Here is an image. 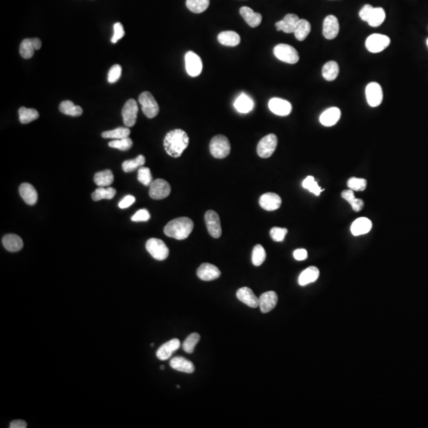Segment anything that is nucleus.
Returning <instances> with one entry per match:
<instances>
[{
	"instance_id": "nucleus-47",
	"label": "nucleus",
	"mask_w": 428,
	"mask_h": 428,
	"mask_svg": "<svg viewBox=\"0 0 428 428\" xmlns=\"http://www.w3.org/2000/svg\"><path fill=\"white\" fill-rule=\"evenodd\" d=\"M367 186V181L364 179L350 178L347 181V186L353 191H363Z\"/></svg>"
},
{
	"instance_id": "nucleus-25",
	"label": "nucleus",
	"mask_w": 428,
	"mask_h": 428,
	"mask_svg": "<svg viewBox=\"0 0 428 428\" xmlns=\"http://www.w3.org/2000/svg\"><path fill=\"white\" fill-rule=\"evenodd\" d=\"M20 196L22 197L25 202L30 206H33L37 203V190L30 183H22L19 186Z\"/></svg>"
},
{
	"instance_id": "nucleus-39",
	"label": "nucleus",
	"mask_w": 428,
	"mask_h": 428,
	"mask_svg": "<svg viewBox=\"0 0 428 428\" xmlns=\"http://www.w3.org/2000/svg\"><path fill=\"white\" fill-rule=\"evenodd\" d=\"M130 135V129L124 127L117 128L115 130L106 131V132H103L102 133V136L103 138L114 139V140L126 138V137H129Z\"/></svg>"
},
{
	"instance_id": "nucleus-56",
	"label": "nucleus",
	"mask_w": 428,
	"mask_h": 428,
	"mask_svg": "<svg viewBox=\"0 0 428 428\" xmlns=\"http://www.w3.org/2000/svg\"><path fill=\"white\" fill-rule=\"evenodd\" d=\"M11 428H27V424L24 420H16L11 422L10 424Z\"/></svg>"
},
{
	"instance_id": "nucleus-17",
	"label": "nucleus",
	"mask_w": 428,
	"mask_h": 428,
	"mask_svg": "<svg viewBox=\"0 0 428 428\" xmlns=\"http://www.w3.org/2000/svg\"><path fill=\"white\" fill-rule=\"evenodd\" d=\"M260 205L266 211H275L281 206V199L277 194L266 193L260 197Z\"/></svg>"
},
{
	"instance_id": "nucleus-31",
	"label": "nucleus",
	"mask_w": 428,
	"mask_h": 428,
	"mask_svg": "<svg viewBox=\"0 0 428 428\" xmlns=\"http://www.w3.org/2000/svg\"><path fill=\"white\" fill-rule=\"evenodd\" d=\"M114 180H115V177H114V175L111 170L99 171V172L95 174L94 176V181H95V184L99 187L111 186L114 182Z\"/></svg>"
},
{
	"instance_id": "nucleus-19",
	"label": "nucleus",
	"mask_w": 428,
	"mask_h": 428,
	"mask_svg": "<svg viewBox=\"0 0 428 428\" xmlns=\"http://www.w3.org/2000/svg\"><path fill=\"white\" fill-rule=\"evenodd\" d=\"M236 296L241 302L251 308L260 306V298L255 296L253 291L248 287L240 288L236 292Z\"/></svg>"
},
{
	"instance_id": "nucleus-58",
	"label": "nucleus",
	"mask_w": 428,
	"mask_h": 428,
	"mask_svg": "<svg viewBox=\"0 0 428 428\" xmlns=\"http://www.w3.org/2000/svg\"><path fill=\"white\" fill-rule=\"evenodd\" d=\"M165 365H160V370H165Z\"/></svg>"
},
{
	"instance_id": "nucleus-14",
	"label": "nucleus",
	"mask_w": 428,
	"mask_h": 428,
	"mask_svg": "<svg viewBox=\"0 0 428 428\" xmlns=\"http://www.w3.org/2000/svg\"><path fill=\"white\" fill-rule=\"evenodd\" d=\"M269 109L271 112L279 116H287L292 111V105L286 100L279 98H273L269 101Z\"/></svg>"
},
{
	"instance_id": "nucleus-43",
	"label": "nucleus",
	"mask_w": 428,
	"mask_h": 428,
	"mask_svg": "<svg viewBox=\"0 0 428 428\" xmlns=\"http://www.w3.org/2000/svg\"><path fill=\"white\" fill-rule=\"evenodd\" d=\"M200 339L201 336L198 333H192L188 335L182 344V349L184 351H186L188 354H192Z\"/></svg>"
},
{
	"instance_id": "nucleus-12",
	"label": "nucleus",
	"mask_w": 428,
	"mask_h": 428,
	"mask_svg": "<svg viewBox=\"0 0 428 428\" xmlns=\"http://www.w3.org/2000/svg\"><path fill=\"white\" fill-rule=\"evenodd\" d=\"M138 114V106L136 103V100H128L122 108V117H123L124 124L126 127H132L136 123Z\"/></svg>"
},
{
	"instance_id": "nucleus-24",
	"label": "nucleus",
	"mask_w": 428,
	"mask_h": 428,
	"mask_svg": "<svg viewBox=\"0 0 428 428\" xmlns=\"http://www.w3.org/2000/svg\"><path fill=\"white\" fill-rule=\"evenodd\" d=\"M371 229H372V222L370 219L360 217L352 223L350 231L354 236H358L368 233Z\"/></svg>"
},
{
	"instance_id": "nucleus-59",
	"label": "nucleus",
	"mask_w": 428,
	"mask_h": 428,
	"mask_svg": "<svg viewBox=\"0 0 428 428\" xmlns=\"http://www.w3.org/2000/svg\"><path fill=\"white\" fill-rule=\"evenodd\" d=\"M427 46H428V40H427Z\"/></svg>"
},
{
	"instance_id": "nucleus-44",
	"label": "nucleus",
	"mask_w": 428,
	"mask_h": 428,
	"mask_svg": "<svg viewBox=\"0 0 428 428\" xmlns=\"http://www.w3.org/2000/svg\"><path fill=\"white\" fill-rule=\"evenodd\" d=\"M302 186L304 188L307 189L309 191L313 193L316 196H319L320 193L324 191V189L321 188L318 185L317 182L315 181L314 178L311 175L308 176L302 182Z\"/></svg>"
},
{
	"instance_id": "nucleus-53",
	"label": "nucleus",
	"mask_w": 428,
	"mask_h": 428,
	"mask_svg": "<svg viewBox=\"0 0 428 428\" xmlns=\"http://www.w3.org/2000/svg\"><path fill=\"white\" fill-rule=\"evenodd\" d=\"M135 201H136V198L133 196H132V195H127L119 202V208L120 209H126V208L132 206V204L134 203Z\"/></svg>"
},
{
	"instance_id": "nucleus-52",
	"label": "nucleus",
	"mask_w": 428,
	"mask_h": 428,
	"mask_svg": "<svg viewBox=\"0 0 428 428\" xmlns=\"http://www.w3.org/2000/svg\"><path fill=\"white\" fill-rule=\"evenodd\" d=\"M373 9H374V7L371 5H365L359 11V17H361V19L364 21V22H367L370 15L372 13Z\"/></svg>"
},
{
	"instance_id": "nucleus-29",
	"label": "nucleus",
	"mask_w": 428,
	"mask_h": 428,
	"mask_svg": "<svg viewBox=\"0 0 428 428\" xmlns=\"http://www.w3.org/2000/svg\"><path fill=\"white\" fill-rule=\"evenodd\" d=\"M319 275H320V271L317 267L313 266H309L307 269H305L304 271H302L299 276V285L304 286V285L314 282L317 280Z\"/></svg>"
},
{
	"instance_id": "nucleus-46",
	"label": "nucleus",
	"mask_w": 428,
	"mask_h": 428,
	"mask_svg": "<svg viewBox=\"0 0 428 428\" xmlns=\"http://www.w3.org/2000/svg\"><path fill=\"white\" fill-rule=\"evenodd\" d=\"M109 146L113 148H117L121 151H127L132 146V141L129 137L118 140H114L109 143Z\"/></svg>"
},
{
	"instance_id": "nucleus-7",
	"label": "nucleus",
	"mask_w": 428,
	"mask_h": 428,
	"mask_svg": "<svg viewBox=\"0 0 428 428\" xmlns=\"http://www.w3.org/2000/svg\"><path fill=\"white\" fill-rule=\"evenodd\" d=\"M278 145V137L275 134L266 135L258 143L257 153L261 158H269L275 152Z\"/></svg>"
},
{
	"instance_id": "nucleus-54",
	"label": "nucleus",
	"mask_w": 428,
	"mask_h": 428,
	"mask_svg": "<svg viewBox=\"0 0 428 428\" xmlns=\"http://www.w3.org/2000/svg\"><path fill=\"white\" fill-rule=\"evenodd\" d=\"M341 196L343 198L345 199L346 201H348V203L350 205L354 202L356 198H355V194H354V191L352 190H344L343 192H342Z\"/></svg>"
},
{
	"instance_id": "nucleus-33",
	"label": "nucleus",
	"mask_w": 428,
	"mask_h": 428,
	"mask_svg": "<svg viewBox=\"0 0 428 428\" xmlns=\"http://www.w3.org/2000/svg\"><path fill=\"white\" fill-rule=\"evenodd\" d=\"M340 71L339 65L335 61H329L323 67L322 76L327 81H333L337 78Z\"/></svg>"
},
{
	"instance_id": "nucleus-4",
	"label": "nucleus",
	"mask_w": 428,
	"mask_h": 428,
	"mask_svg": "<svg viewBox=\"0 0 428 428\" xmlns=\"http://www.w3.org/2000/svg\"><path fill=\"white\" fill-rule=\"evenodd\" d=\"M139 103L141 104L143 113L148 118H153L158 115L160 111L158 103L153 95L148 91H145L139 96Z\"/></svg>"
},
{
	"instance_id": "nucleus-10",
	"label": "nucleus",
	"mask_w": 428,
	"mask_h": 428,
	"mask_svg": "<svg viewBox=\"0 0 428 428\" xmlns=\"http://www.w3.org/2000/svg\"><path fill=\"white\" fill-rule=\"evenodd\" d=\"M205 222L210 236L215 239L221 237L222 230L218 214L214 210H209L205 214Z\"/></svg>"
},
{
	"instance_id": "nucleus-37",
	"label": "nucleus",
	"mask_w": 428,
	"mask_h": 428,
	"mask_svg": "<svg viewBox=\"0 0 428 428\" xmlns=\"http://www.w3.org/2000/svg\"><path fill=\"white\" fill-rule=\"evenodd\" d=\"M186 7L191 12L202 13L210 6V0H186Z\"/></svg>"
},
{
	"instance_id": "nucleus-34",
	"label": "nucleus",
	"mask_w": 428,
	"mask_h": 428,
	"mask_svg": "<svg viewBox=\"0 0 428 428\" xmlns=\"http://www.w3.org/2000/svg\"><path fill=\"white\" fill-rule=\"evenodd\" d=\"M311 32V25L307 20L300 19L294 31V36L298 41H302L306 39L308 35Z\"/></svg>"
},
{
	"instance_id": "nucleus-50",
	"label": "nucleus",
	"mask_w": 428,
	"mask_h": 428,
	"mask_svg": "<svg viewBox=\"0 0 428 428\" xmlns=\"http://www.w3.org/2000/svg\"><path fill=\"white\" fill-rule=\"evenodd\" d=\"M125 35V31H124L123 26L120 22H116L114 25V35H113L111 42L115 44L117 43L119 40L121 39Z\"/></svg>"
},
{
	"instance_id": "nucleus-13",
	"label": "nucleus",
	"mask_w": 428,
	"mask_h": 428,
	"mask_svg": "<svg viewBox=\"0 0 428 428\" xmlns=\"http://www.w3.org/2000/svg\"><path fill=\"white\" fill-rule=\"evenodd\" d=\"M365 96L369 105L371 107L380 106L383 100V91L378 82H370L365 87Z\"/></svg>"
},
{
	"instance_id": "nucleus-9",
	"label": "nucleus",
	"mask_w": 428,
	"mask_h": 428,
	"mask_svg": "<svg viewBox=\"0 0 428 428\" xmlns=\"http://www.w3.org/2000/svg\"><path fill=\"white\" fill-rule=\"evenodd\" d=\"M171 190V186L166 180L158 179L152 181L150 185V197L155 200L165 199L170 195Z\"/></svg>"
},
{
	"instance_id": "nucleus-1",
	"label": "nucleus",
	"mask_w": 428,
	"mask_h": 428,
	"mask_svg": "<svg viewBox=\"0 0 428 428\" xmlns=\"http://www.w3.org/2000/svg\"><path fill=\"white\" fill-rule=\"evenodd\" d=\"M188 135L182 130H174L166 133L164 140V147L169 156L179 158L182 156L184 150L188 147Z\"/></svg>"
},
{
	"instance_id": "nucleus-26",
	"label": "nucleus",
	"mask_w": 428,
	"mask_h": 428,
	"mask_svg": "<svg viewBox=\"0 0 428 428\" xmlns=\"http://www.w3.org/2000/svg\"><path fill=\"white\" fill-rule=\"evenodd\" d=\"M240 16L248 24L249 26L255 28L260 26L262 22V16L260 13H256L252 9L248 7H243L240 9Z\"/></svg>"
},
{
	"instance_id": "nucleus-48",
	"label": "nucleus",
	"mask_w": 428,
	"mask_h": 428,
	"mask_svg": "<svg viewBox=\"0 0 428 428\" xmlns=\"http://www.w3.org/2000/svg\"><path fill=\"white\" fill-rule=\"evenodd\" d=\"M288 230L282 228L274 227L270 230V236L274 241L281 242L285 239V236L287 234Z\"/></svg>"
},
{
	"instance_id": "nucleus-16",
	"label": "nucleus",
	"mask_w": 428,
	"mask_h": 428,
	"mask_svg": "<svg viewBox=\"0 0 428 428\" xmlns=\"http://www.w3.org/2000/svg\"><path fill=\"white\" fill-rule=\"evenodd\" d=\"M221 273L215 265L210 263L201 264L197 270V275L202 281L216 280L221 276Z\"/></svg>"
},
{
	"instance_id": "nucleus-2",
	"label": "nucleus",
	"mask_w": 428,
	"mask_h": 428,
	"mask_svg": "<svg viewBox=\"0 0 428 428\" xmlns=\"http://www.w3.org/2000/svg\"><path fill=\"white\" fill-rule=\"evenodd\" d=\"M194 222L189 217H179L174 219L165 227V235L175 240H185L190 236L194 230Z\"/></svg>"
},
{
	"instance_id": "nucleus-38",
	"label": "nucleus",
	"mask_w": 428,
	"mask_h": 428,
	"mask_svg": "<svg viewBox=\"0 0 428 428\" xmlns=\"http://www.w3.org/2000/svg\"><path fill=\"white\" fill-rule=\"evenodd\" d=\"M116 195V190L113 187H99L94 191L93 194L91 195V198L94 201H98L102 200V199H112Z\"/></svg>"
},
{
	"instance_id": "nucleus-23",
	"label": "nucleus",
	"mask_w": 428,
	"mask_h": 428,
	"mask_svg": "<svg viewBox=\"0 0 428 428\" xmlns=\"http://www.w3.org/2000/svg\"><path fill=\"white\" fill-rule=\"evenodd\" d=\"M170 365L174 370L186 374H193L195 371V365L192 362L185 359L183 357H175L170 362Z\"/></svg>"
},
{
	"instance_id": "nucleus-27",
	"label": "nucleus",
	"mask_w": 428,
	"mask_h": 428,
	"mask_svg": "<svg viewBox=\"0 0 428 428\" xmlns=\"http://www.w3.org/2000/svg\"><path fill=\"white\" fill-rule=\"evenodd\" d=\"M2 245L7 251L16 252L23 247L22 238L16 234H7L2 238Z\"/></svg>"
},
{
	"instance_id": "nucleus-15",
	"label": "nucleus",
	"mask_w": 428,
	"mask_h": 428,
	"mask_svg": "<svg viewBox=\"0 0 428 428\" xmlns=\"http://www.w3.org/2000/svg\"><path fill=\"white\" fill-rule=\"evenodd\" d=\"M340 32V24L337 17L328 16L325 18L323 25V35L328 40H332L337 37Z\"/></svg>"
},
{
	"instance_id": "nucleus-40",
	"label": "nucleus",
	"mask_w": 428,
	"mask_h": 428,
	"mask_svg": "<svg viewBox=\"0 0 428 428\" xmlns=\"http://www.w3.org/2000/svg\"><path fill=\"white\" fill-rule=\"evenodd\" d=\"M145 164V157L143 155H140L134 160H126L122 164V169L126 173L135 171L141 166H144Z\"/></svg>"
},
{
	"instance_id": "nucleus-5",
	"label": "nucleus",
	"mask_w": 428,
	"mask_h": 428,
	"mask_svg": "<svg viewBox=\"0 0 428 428\" xmlns=\"http://www.w3.org/2000/svg\"><path fill=\"white\" fill-rule=\"evenodd\" d=\"M274 54L279 61L294 65L299 61L298 52L293 46L286 44H279L274 49Z\"/></svg>"
},
{
	"instance_id": "nucleus-21",
	"label": "nucleus",
	"mask_w": 428,
	"mask_h": 428,
	"mask_svg": "<svg viewBox=\"0 0 428 428\" xmlns=\"http://www.w3.org/2000/svg\"><path fill=\"white\" fill-rule=\"evenodd\" d=\"M260 298V308L263 313H267L276 306L278 295L275 291H267L262 294Z\"/></svg>"
},
{
	"instance_id": "nucleus-28",
	"label": "nucleus",
	"mask_w": 428,
	"mask_h": 428,
	"mask_svg": "<svg viewBox=\"0 0 428 428\" xmlns=\"http://www.w3.org/2000/svg\"><path fill=\"white\" fill-rule=\"evenodd\" d=\"M219 42L225 46L235 47L240 43V35L234 31H223L217 37Z\"/></svg>"
},
{
	"instance_id": "nucleus-11",
	"label": "nucleus",
	"mask_w": 428,
	"mask_h": 428,
	"mask_svg": "<svg viewBox=\"0 0 428 428\" xmlns=\"http://www.w3.org/2000/svg\"><path fill=\"white\" fill-rule=\"evenodd\" d=\"M186 72L191 77H197L202 71V61L195 52L189 51L185 55Z\"/></svg>"
},
{
	"instance_id": "nucleus-32",
	"label": "nucleus",
	"mask_w": 428,
	"mask_h": 428,
	"mask_svg": "<svg viewBox=\"0 0 428 428\" xmlns=\"http://www.w3.org/2000/svg\"><path fill=\"white\" fill-rule=\"evenodd\" d=\"M60 111L62 114L69 115L72 117H79L82 114V109L80 106H76L73 102L69 100L63 101L60 104Z\"/></svg>"
},
{
	"instance_id": "nucleus-20",
	"label": "nucleus",
	"mask_w": 428,
	"mask_h": 428,
	"mask_svg": "<svg viewBox=\"0 0 428 428\" xmlns=\"http://www.w3.org/2000/svg\"><path fill=\"white\" fill-rule=\"evenodd\" d=\"M299 20L300 18L296 15L288 14L284 17L283 19L276 22L275 26H276L278 31H283L286 33H294Z\"/></svg>"
},
{
	"instance_id": "nucleus-42",
	"label": "nucleus",
	"mask_w": 428,
	"mask_h": 428,
	"mask_svg": "<svg viewBox=\"0 0 428 428\" xmlns=\"http://www.w3.org/2000/svg\"><path fill=\"white\" fill-rule=\"evenodd\" d=\"M35 48L32 39H25L20 44V55L24 59H31L34 54Z\"/></svg>"
},
{
	"instance_id": "nucleus-8",
	"label": "nucleus",
	"mask_w": 428,
	"mask_h": 428,
	"mask_svg": "<svg viewBox=\"0 0 428 428\" xmlns=\"http://www.w3.org/2000/svg\"><path fill=\"white\" fill-rule=\"evenodd\" d=\"M390 45V38L386 35L374 33L367 37L365 41V47L368 51L372 53L382 52Z\"/></svg>"
},
{
	"instance_id": "nucleus-45",
	"label": "nucleus",
	"mask_w": 428,
	"mask_h": 428,
	"mask_svg": "<svg viewBox=\"0 0 428 428\" xmlns=\"http://www.w3.org/2000/svg\"><path fill=\"white\" fill-rule=\"evenodd\" d=\"M137 180L143 185H145L146 186H150L151 182H152V175H151V170L148 167H146V166H141L138 170Z\"/></svg>"
},
{
	"instance_id": "nucleus-36",
	"label": "nucleus",
	"mask_w": 428,
	"mask_h": 428,
	"mask_svg": "<svg viewBox=\"0 0 428 428\" xmlns=\"http://www.w3.org/2000/svg\"><path fill=\"white\" fill-rule=\"evenodd\" d=\"M385 19V12L381 7H374L367 22L372 27L380 26Z\"/></svg>"
},
{
	"instance_id": "nucleus-51",
	"label": "nucleus",
	"mask_w": 428,
	"mask_h": 428,
	"mask_svg": "<svg viewBox=\"0 0 428 428\" xmlns=\"http://www.w3.org/2000/svg\"><path fill=\"white\" fill-rule=\"evenodd\" d=\"M150 217V214L147 210H145V209H142V210H140L136 213V214L132 216V221H134V222H141V221H148L149 220Z\"/></svg>"
},
{
	"instance_id": "nucleus-30",
	"label": "nucleus",
	"mask_w": 428,
	"mask_h": 428,
	"mask_svg": "<svg viewBox=\"0 0 428 428\" xmlns=\"http://www.w3.org/2000/svg\"><path fill=\"white\" fill-rule=\"evenodd\" d=\"M234 106L238 112L247 114L252 111L253 101L245 94H241L234 102Z\"/></svg>"
},
{
	"instance_id": "nucleus-41",
	"label": "nucleus",
	"mask_w": 428,
	"mask_h": 428,
	"mask_svg": "<svg viewBox=\"0 0 428 428\" xmlns=\"http://www.w3.org/2000/svg\"><path fill=\"white\" fill-rule=\"evenodd\" d=\"M266 251H265L263 247L260 245H255L254 247L253 251H252V256H251V260H252L254 266H261L266 260Z\"/></svg>"
},
{
	"instance_id": "nucleus-57",
	"label": "nucleus",
	"mask_w": 428,
	"mask_h": 428,
	"mask_svg": "<svg viewBox=\"0 0 428 428\" xmlns=\"http://www.w3.org/2000/svg\"><path fill=\"white\" fill-rule=\"evenodd\" d=\"M32 42L34 46L35 49L38 50L41 47V41L39 38H32Z\"/></svg>"
},
{
	"instance_id": "nucleus-22",
	"label": "nucleus",
	"mask_w": 428,
	"mask_h": 428,
	"mask_svg": "<svg viewBox=\"0 0 428 428\" xmlns=\"http://www.w3.org/2000/svg\"><path fill=\"white\" fill-rule=\"evenodd\" d=\"M341 111L337 107H331L328 109L320 115V121L323 126L326 127L335 126L340 120Z\"/></svg>"
},
{
	"instance_id": "nucleus-55",
	"label": "nucleus",
	"mask_w": 428,
	"mask_h": 428,
	"mask_svg": "<svg viewBox=\"0 0 428 428\" xmlns=\"http://www.w3.org/2000/svg\"><path fill=\"white\" fill-rule=\"evenodd\" d=\"M294 257L296 260L298 261H303L305 260L308 257V252L305 249H296L294 252Z\"/></svg>"
},
{
	"instance_id": "nucleus-49",
	"label": "nucleus",
	"mask_w": 428,
	"mask_h": 428,
	"mask_svg": "<svg viewBox=\"0 0 428 428\" xmlns=\"http://www.w3.org/2000/svg\"><path fill=\"white\" fill-rule=\"evenodd\" d=\"M121 76V65H115L111 67L108 72V82L110 83H115L118 81Z\"/></svg>"
},
{
	"instance_id": "nucleus-6",
	"label": "nucleus",
	"mask_w": 428,
	"mask_h": 428,
	"mask_svg": "<svg viewBox=\"0 0 428 428\" xmlns=\"http://www.w3.org/2000/svg\"><path fill=\"white\" fill-rule=\"evenodd\" d=\"M146 249L148 253L159 261H163L168 257L169 249L163 240L151 238L146 243Z\"/></svg>"
},
{
	"instance_id": "nucleus-35",
	"label": "nucleus",
	"mask_w": 428,
	"mask_h": 428,
	"mask_svg": "<svg viewBox=\"0 0 428 428\" xmlns=\"http://www.w3.org/2000/svg\"><path fill=\"white\" fill-rule=\"evenodd\" d=\"M19 121L22 124L31 123L39 117V114L35 109H28L21 107L18 110Z\"/></svg>"
},
{
	"instance_id": "nucleus-3",
	"label": "nucleus",
	"mask_w": 428,
	"mask_h": 428,
	"mask_svg": "<svg viewBox=\"0 0 428 428\" xmlns=\"http://www.w3.org/2000/svg\"><path fill=\"white\" fill-rule=\"evenodd\" d=\"M210 153L216 159L227 157L231 151V145L229 139L223 135L214 136L210 144Z\"/></svg>"
},
{
	"instance_id": "nucleus-18",
	"label": "nucleus",
	"mask_w": 428,
	"mask_h": 428,
	"mask_svg": "<svg viewBox=\"0 0 428 428\" xmlns=\"http://www.w3.org/2000/svg\"><path fill=\"white\" fill-rule=\"evenodd\" d=\"M180 345L181 344L178 339H173V340L166 342L158 349L157 352H156V357L162 361L167 360L171 358V355L175 351L180 348Z\"/></svg>"
}]
</instances>
